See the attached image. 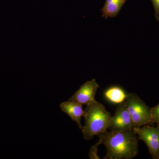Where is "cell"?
Returning a JSON list of instances; mask_svg holds the SVG:
<instances>
[{
    "label": "cell",
    "instance_id": "1",
    "mask_svg": "<svg viewBox=\"0 0 159 159\" xmlns=\"http://www.w3.org/2000/svg\"><path fill=\"white\" fill-rule=\"evenodd\" d=\"M98 137L101 144L107 149L103 159H131L139 152V139L133 129L121 131L107 130Z\"/></svg>",
    "mask_w": 159,
    "mask_h": 159
},
{
    "label": "cell",
    "instance_id": "10",
    "mask_svg": "<svg viewBox=\"0 0 159 159\" xmlns=\"http://www.w3.org/2000/svg\"><path fill=\"white\" fill-rule=\"evenodd\" d=\"M152 123L159 125V103L150 109Z\"/></svg>",
    "mask_w": 159,
    "mask_h": 159
},
{
    "label": "cell",
    "instance_id": "4",
    "mask_svg": "<svg viewBox=\"0 0 159 159\" xmlns=\"http://www.w3.org/2000/svg\"><path fill=\"white\" fill-rule=\"evenodd\" d=\"M138 139L143 141L153 159H159V125L156 127L149 125L133 129Z\"/></svg>",
    "mask_w": 159,
    "mask_h": 159
},
{
    "label": "cell",
    "instance_id": "8",
    "mask_svg": "<svg viewBox=\"0 0 159 159\" xmlns=\"http://www.w3.org/2000/svg\"><path fill=\"white\" fill-rule=\"evenodd\" d=\"M126 1L127 0H106L104 6L101 9L102 17L107 19L116 16Z\"/></svg>",
    "mask_w": 159,
    "mask_h": 159
},
{
    "label": "cell",
    "instance_id": "9",
    "mask_svg": "<svg viewBox=\"0 0 159 159\" xmlns=\"http://www.w3.org/2000/svg\"><path fill=\"white\" fill-rule=\"evenodd\" d=\"M104 95L106 99L111 103L119 105L125 102L127 94L120 87L113 86L105 91Z\"/></svg>",
    "mask_w": 159,
    "mask_h": 159
},
{
    "label": "cell",
    "instance_id": "2",
    "mask_svg": "<svg viewBox=\"0 0 159 159\" xmlns=\"http://www.w3.org/2000/svg\"><path fill=\"white\" fill-rule=\"evenodd\" d=\"M84 117V125L82 133L84 139L88 141L106 131L112 119L105 107L97 100L86 105Z\"/></svg>",
    "mask_w": 159,
    "mask_h": 159
},
{
    "label": "cell",
    "instance_id": "3",
    "mask_svg": "<svg viewBox=\"0 0 159 159\" xmlns=\"http://www.w3.org/2000/svg\"><path fill=\"white\" fill-rule=\"evenodd\" d=\"M124 102L134 127H141L152 124L151 121L150 108L138 95L133 93L127 94Z\"/></svg>",
    "mask_w": 159,
    "mask_h": 159
},
{
    "label": "cell",
    "instance_id": "6",
    "mask_svg": "<svg viewBox=\"0 0 159 159\" xmlns=\"http://www.w3.org/2000/svg\"><path fill=\"white\" fill-rule=\"evenodd\" d=\"M99 87L96 80H88L80 87L69 100L75 101L82 105H88L96 100L95 96Z\"/></svg>",
    "mask_w": 159,
    "mask_h": 159
},
{
    "label": "cell",
    "instance_id": "5",
    "mask_svg": "<svg viewBox=\"0 0 159 159\" xmlns=\"http://www.w3.org/2000/svg\"><path fill=\"white\" fill-rule=\"evenodd\" d=\"M134 126L131 117L126 108L125 102L119 104L115 114L112 116L111 122L108 129L112 131L130 130Z\"/></svg>",
    "mask_w": 159,
    "mask_h": 159
},
{
    "label": "cell",
    "instance_id": "13",
    "mask_svg": "<svg viewBox=\"0 0 159 159\" xmlns=\"http://www.w3.org/2000/svg\"><path fill=\"white\" fill-rule=\"evenodd\" d=\"M156 18L157 20L158 21L159 24V16H158V17H156Z\"/></svg>",
    "mask_w": 159,
    "mask_h": 159
},
{
    "label": "cell",
    "instance_id": "12",
    "mask_svg": "<svg viewBox=\"0 0 159 159\" xmlns=\"http://www.w3.org/2000/svg\"><path fill=\"white\" fill-rule=\"evenodd\" d=\"M154 9L155 17L159 16V0H151Z\"/></svg>",
    "mask_w": 159,
    "mask_h": 159
},
{
    "label": "cell",
    "instance_id": "11",
    "mask_svg": "<svg viewBox=\"0 0 159 159\" xmlns=\"http://www.w3.org/2000/svg\"><path fill=\"white\" fill-rule=\"evenodd\" d=\"M101 145V142L99 140L97 143L94 144L91 147L89 153V156L90 159H100L98 155V148L99 145Z\"/></svg>",
    "mask_w": 159,
    "mask_h": 159
},
{
    "label": "cell",
    "instance_id": "7",
    "mask_svg": "<svg viewBox=\"0 0 159 159\" xmlns=\"http://www.w3.org/2000/svg\"><path fill=\"white\" fill-rule=\"evenodd\" d=\"M61 109L63 112L68 115L73 121L76 122L78 127L82 130L83 126L81 124V119L84 115L82 104L70 101L61 102L60 105Z\"/></svg>",
    "mask_w": 159,
    "mask_h": 159
}]
</instances>
